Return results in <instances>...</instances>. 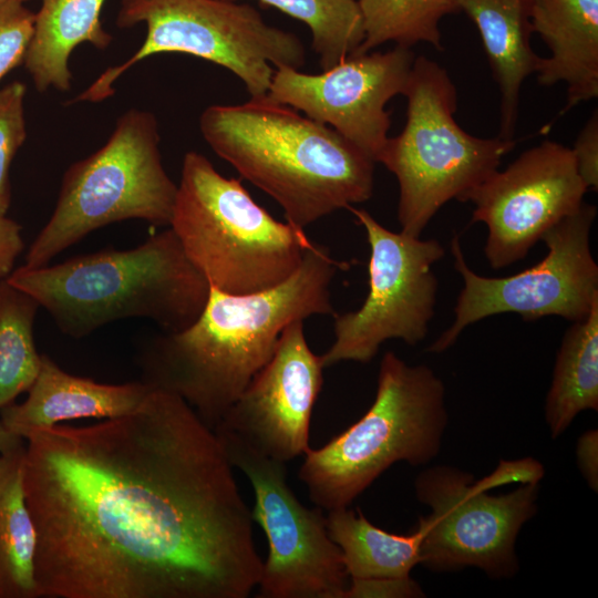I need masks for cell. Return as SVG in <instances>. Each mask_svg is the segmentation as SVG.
I'll use <instances>...</instances> for the list:
<instances>
[{
    "instance_id": "25",
    "label": "cell",
    "mask_w": 598,
    "mask_h": 598,
    "mask_svg": "<svg viewBox=\"0 0 598 598\" xmlns=\"http://www.w3.org/2000/svg\"><path fill=\"white\" fill-rule=\"evenodd\" d=\"M364 39L354 53L386 43L409 48L420 42L443 50L441 20L458 12L453 0H358Z\"/></svg>"
},
{
    "instance_id": "8",
    "label": "cell",
    "mask_w": 598,
    "mask_h": 598,
    "mask_svg": "<svg viewBox=\"0 0 598 598\" xmlns=\"http://www.w3.org/2000/svg\"><path fill=\"white\" fill-rule=\"evenodd\" d=\"M544 467L534 458L502 461L487 476L454 466L435 465L414 481L416 498L430 507L420 517V565L434 571L466 567L495 579L518 571L515 544L524 524L535 516Z\"/></svg>"
},
{
    "instance_id": "13",
    "label": "cell",
    "mask_w": 598,
    "mask_h": 598,
    "mask_svg": "<svg viewBox=\"0 0 598 598\" xmlns=\"http://www.w3.org/2000/svg\"><path fill=\"white\" fill-rule=\"evenodd\" d=\"M348 209L370 246L369 291L359 309L333 316L334 340L320 355L324 368L343 361L368 363L390 339L420 343L436 303L439 282L432 267L445 255L436 239L391 231L367 210Z\"/></svg>"
},
{
    "instance_id": "32",
    "label": "cell",
    "mask_w": 598,
    "mask_h": 598,
    "mask_svg": "<svg viewBox=\"0 0 598 598\" xmlns=\"http://www.w3.org/2000/svg\"><path fill=\"white\" fill-rule=\"evenodd\" d=\"M578 467L589 487L598 489V432L589 430L580 435L576 446Z\"/></svg>"
},
{
    "instance_id": "31",
    "label": "cell",
    "mask_w": 598,
    "mask_h": 598,
    "mask_svg": "<svg viewBox=\"0 0 598 598\" xmlns=\"http://www.w3.org/2000/svg\"><path fill=\"white\" fill-rule=\"evenodd\" d=\"M22 227L6 215H0V279L7 278L24 248Z\"/></svg>"
},
{
    "instance_id": "23",
    "label": "cell",
    "mask_w": 598,
    "mask_h": 598,
    "mask_svg": "<svg viewBox=\"0 0 598 598\" xmlns=\"http://www.w3.org/2000/svg\"><path fill=\"white\" fill-rule=\"evenodd\" d=\"M598 410V300L573 322L557 352L545 402L551 437L560 436L582 411Z\"/></svg>"
},
{
    "instance_id": "6",
    "label": "cell",
    "mask_w": 598,
    "mask_h": 598,
    "mask_svg": "<svg viewBox=\"0 0 598 598\" xmlns=\"http://www.w3.org/2000/svg\"><path fill=\"white\" fill-rule=\"evenodd\" d=\"M169 226L209 286L233 295L286 281L313 244L303 228L274 218L239 179L224 177L194 151L183 159Z\"/></svg>"
},
{
    "instance_id": "4",
    "label": "cell",
    "mask_w": 598,
    "mask_h": 598,
    "mask_svg": "<svg viewBox=\"0 0 598 598\" xmlns=\"http://www.w3.org/2000/svg\"><path fill=\"white\" fill-rule=\"evenodd\" d=\"M7 279L75 339L130 318L150 319L166 332L182 330L200 315L210 291L171 228L126 250L109 248L33 268L23 265Z\"/></svg>"
},
{
    "instance_id": "9",
    "label": "cell",
    "mask_w": 598,
    "mask_h": 598,
    "mask_svg": "<svg viewBox=\"0 0 598 598\" xmlns=\"http://www.w3.org/2000/svg\"><path fill=\"white\" fill-rule=\"evenodd\" d=\"M155 115L131 109L106 143L64 173L53 213L30 245L25 267L48 265L90 233L141 219L169 225L177 185L166 173Z\"/></svg>"
},
{
    "instance_id": "15",
    "label": "cell",
    "mask_w": 598,
    "mask_h": 598,
    "mask_svg": "<svg viewBox=\"0 0 598 598\" xmlns=\"http://www.w3.org/2000/svg\"><path fill=\"white\" fill-rule=\"evenodd\" d=\"M415 55L398 47L352 53L319 74L275 69L267 97L326 124L378 163L391 126L388 102L403 94Z\"/></svg>"
},
{
    "instance_id": "27",
    "label": "cell",
    "mask_w": 598,
    "mask_h": 598,
    "mask_svg": "<svg viewBox=\"0 0 598 598\" xmlns=\"http://www.w3.org/2000/svg\"><path fill=\"white\" fill-rule=\"evenodd\" d=\"M27 86L14 81L0 90V215L10 206L11 163L27 137L24 97Z\"/></svg>"
},
{
    "instance_id": "10",
    "label": "cell",
    "mask_w": 598,
    "mask_h": 598,
    "mask_svg": "<svg viewBox=\"0 0 598 598\" xmlns=\"http://www.w3.org/2000/svg\"><path fill=\"white\" fill-rule=\"evenodd\" d=\"M115 23L146 25L143 44L125 62L102 72L73 102H101L140 61L158 53H185L223 66L244 83L250 99L267 96L275 69H299L306 51L293 33L268 24L259 11L225 0H121Z\"/></svg>"
},
{
    "instance_id": "22",
    "label": "cell",
    "mask_w": 598,
    "mask_h": 598,
    "mask_svg": "<svg viewBox=\"0 0 598 598\" xmlns=\"http://www.w3.org/2000/svg\"><path fill=\"white\" fill-rule=\"evenodd\" d=\"M25 441L0 456V598H40L37 533L23 487Z\"/></svg>"
},
{
    "instance_id": "16",
    "label": "cell",
    "mask_w": 598,
    "mask_h": 598,
    "mask_svg": "<svg viewBox=\"0 0 598 598\" xmlns=\"http://www.w3.org/2000/svg\"><path fill=\"white\" fill-rule=\"evenodd\" d=\"M323 369L320 355L306 340L303 320L291 322L282 331L271 359L215 429L235 433L282 463L305 455L310 448V419Z\"/></svg>"
},
{
    "instance_id": "29",
    "label": "cell",
    "mask_w": 598,
    "mask_h": 598,
    "mask_svg": "<svg viewBox=\"0 0 598 598\" xmlns=\"http://www.w3.org/2000/svg\"><path fill=\"white\" fill-rule=\"evenodd\" d=\"M587 189H598V112L595 110L570 147Z\"/></svg>"
},
{
    "instance_id": "34",
    "label": "cell",
    "mask_w": 598,
    "mask_h": 598,
    "mask_svg": "<svg viewBox=\"0 0 598 598\" xmlns=\"http://www.w3.org/2000/svg\"><path fill=\"white\" fill-rule=\"evenodd\" d=\"M10 1H14V2H24V1H28V0H0V4L1 3H4V2H10Z\"/></svg>"
},
{
    "instance_id": "1",
    "label": "cell",
    "mask_w": 598,
    "mask_h": 598,
    "mask_svg": "<svg viewBox=\"0 0 598 598\" xmlns=\"http://www.w3.org/2000/svg\"><path fill=\"white\" fill-rule=\"evenodd\" d=\"M40 598H247L264 560L216 435L153 388L124 415L27 434Z\"/></svg>"
},
{
    "instance_id": "12",
    "label": "cell",
    "mask_w": 598,
    "mask_h": 598,
    "mask_svg": "<svg viewBox=\"0 0 598 598\" xmlns=\"http://www.w3.org/2000/svg\"><path fill=\"white\" fill-rule=\"evenodd\" d=\"M233 465L250 482L252 522L268 540L259 598H344L349 576L330 538L323 509L306 507L287 483L286 463L272 460L241 437L215 429Z\"/></svg>"
},
{
    "instance_id": "18",
    "label": "cell",
    "mask_w": 598,
    "mask_h": 598,
    "mask_svg": "<svg viewBox=\"0 0 598 598\" xmlns=\"http://www.w3.org/2000/svg\"><path fill=\"white\" fill-rule=\"evenodd\" d=\"M533 32L550 55L536 71L543 86L564 83L566 114L598 95V0H528Z\"/></svg>"
},
{
    "instance_id": "20",
    "label": "cell",
    "mask_w": 598,
    "mask_h": 598,
    "mask_svg": "<svg viewBox=\"0 0 598 598\" xmlns=\"http://www.w3.org/2000/svg\"><path fill=\"white\" fill-rule=\"evenodd\" d=\"M105 0H42L24 58L35 89H71L69 59L82 43L105 50L113 37L104 30L101 12Z\"/></svg>"
},
{
    "instance_id": "2",
    "label": "cell",
    "mask_w": 598,
    "mask_h": 598,
    "mask_svg": "<svg viewBox=\"0 0 598 598\" xmlns=\"http://www.w3.org/2000/svg\"><path fill=\"white\" fill-rule=\"evenodd\" d=\"M347 261L312 244L296 272L268 290L233 295L210 287L188 327L156 336L138 357L142 381L182 398L214 431L275 353L285 328L334 316L330 285Z\"/></svg>"
},
{
    "instance_id": "11",
    "label": "cell",
    "mask_w": 598,
    "mask_h": 598,
    "mask_svg": "<svg viewBox=\"0 0 598 598\" xmlns=\"http://www.w3.org/2000/svg\"><path fill=\"white\" fill-rule=\"evenodd\" d=\"M596 215V206L584 202L543 235L547 254L539 262L501 278L474 272L466 264L460 237L454 236L451 251L464 286L454 321L427 351L447 350L466 327L494 315L514 312L526 321L549 316L571 322L585 319L598 300V266L590 249Z\"/></svg>"
},
{
    "instance_id": "30",
    "label": "cell",
    "mask_w": 598,
    "mask_h": 598,
    "mask_svg": "<svg viewBox=\"0 0 598 598\" xmlns=\"http://www.w3.org/2000/svg\"><path fill=\"white\" fill-rule=\"evenodd\" d=\"M424 594L412 578L404 580H349L344 598H415Z\"/></svg>"
},
{
    "instance_id": "33",
    "label": "cell",
    "mask_w": 598,
    "mask_h": 598,
    "mask_svg": "<svg viewBox=\"0 0 598 598\" xmlns=\"http://www.w3.org/2000/svg\"><path fill=\"white\" fill-rule=\"evenodd\" d=\"M22 440L24 439L11 433L0 423V456Z\"/></svg>"
},
{
    "instance_id": "17",
    "label": "cell",
    "mask_w": 598,
    "mask_h": 598,
    "mask_svg": "<svg viewBox=\"0 0 598 598\" xmlns=\"http://www.w3.org/2000/svg\"><path fill=\"white\" fill-rule=\"evenodd\" d=\"M152 386L142 380L100 383L70 374L47 354L22 403L0 410V423L24 439L28 433L78 419H113L135 410Z\"/></svg>"
},
{
    "instance_id": "7",
    "label": "cell",
    "mask_w": 598,
    "mask_h": 598,
    "mask_svg": "<svg viewBox=\"0 0 598 598\" xmlns=\"http://www.w3.org/2000/svg\"><path fill=\"white\" fill-rule=\"evenodd\" d=\"M456 93L443 66L415 56L402 94L405 125L389 137L378 161L398 181V220L405 235L420 237L443 205L463 202L515 148L514 138L478 137L463 130L454 117Z\"/></svg>"
},
{
    "instance_id": "5",
    "label": "cell",
    "mask_w": 598,
    "mask_h": 598,
    "mask_svg": "<svg viewBox=\"0 0 598 598\" xmlns=\"http://www.w3.org/2000/svg\"><path fill=\"white\" fill-rule=\"evenodd\" d=\"M445 396L430 367L385 352L369 410L324 446L305 453L298 478L311 502L326 511L348 507L392 464L435 458L448 421Z\"/></svg>"
},
{
    "instance_id": "3",
    "label": "cell",
    "mask_w": 598,
    "mask_h": 598,
    "mask_svg": "<svg viewBox=\"0 0 598 598\" xmlns=\"http://www.w3.org/2000/svg\"><path fill=\"white\" fill-rule=\"evenodd\" d=\"M199 131L300 228L373 194L374 161L332 127L267 96L206 107Z\"/></svg>"
},
{
    "instance_id": "24",
    "label": "cell",
    "mask_w": 598,
    "mask_h": 598,
    "mask_svg": "<svg viewBox=\"0 0 598 598\" xmlns=\"http://www.w3.org/2000/svg\"><path fill=\"white\" fill-rule=\"evenodd\" d=\"M40 308L29 293L0 279V410L33 383L41 364L33 327Z\"/></svg>"
},
{
    "instance_id": "21",
    "label": "cell",
    "mask_w": 598,
    "mask_h": 598,
    "mask_svg": "<svg viewBox=\"0 0 598 598\" xmlns=\"http://www.w3.org/2000/svg\"><path fill=\"white\" fill-rule=\"evenodd\" d=\"M326 525L338 545L349 580H404L420 565L422 530L389 533L373 525L361 509L328 511Z\"/></svg>"
},
{
    "instance_id": "28",
    "label": "cell",
    "mask_w": 598,
    "mask_h": 598,
    "mask_svg": "<svg viewBox=\"0 0 598 598\" xmlns=\"http://www.w3.org/2000/svg\"><path fill=\"white\" fill-rule=\"evenodd\" d=\"M35 13L22 2L0 4V81L24 61L34 28Z\"/></svg>"
},
{
    "instance_id": "19",
    "label": "cell",
    "mask_w": 598,
    "mask_h": 598,
    "mask_svg": "<svg viewBox=\"0 0 598 598\" xmlns=\"http://www.w3.org/2000/svg\"><path fill=\"white\" fill-rule=\"evenodd\" d=\"M475 24L501 93L498 136L513 138L520 89L540 62L530 45L528 0H453Z\"/></svg>"
},
{
    "instance_id": "14",
    "label": "cell",
    "mask_w": 598,
    "mask_h": 598,
    "mask_svg": "<svg viewBox=\"0 0 598 598\" xmlns=\"http://www.w3.org/2000/svg\"><path fill=\"white\" fill-rule=\"evenodd\" d=\"M570 147L555 141L519 154L496 169L463 199L474 205L472 223H484L485 257L493 269L524 259L543 235L585 202Z\"/></svg>"
},
{
    "instance_id": "26",
    "label": "cell",
    "mask_w": 598,
    "mask_h": 598,
    "mask_svg": "<svg viewBox=\"0 0 598 598\" xmlns=\"http://www.w3.org/2000/svg\"><path fill=\"white\" fill-rule=\"evenodd\" d=\"M238 1V0H225ZM305 23L327 70L354 53L364 39L358 0H259Z\"/></svg>"
}]
</instances>
